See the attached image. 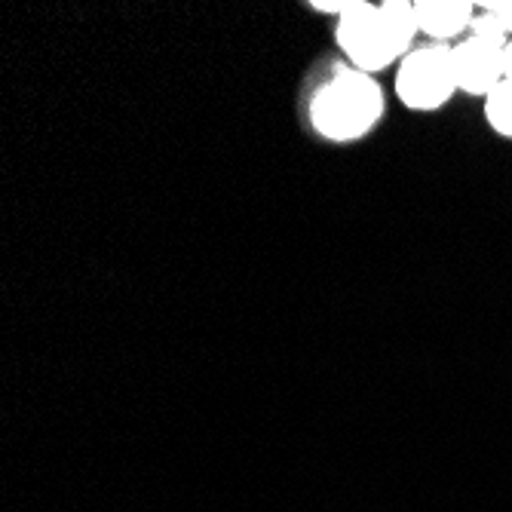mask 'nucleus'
I'll list each match as a JSON object with an SVG mask.
<instances>
[{"label": "nucleus", "mask_w": 512, "mask_h": 512, "mask_svg": "<svg viewBox=\"0 0 512 512\" xmlns=\"http://www.w3.org/2000/svg\"><path fill=\"white\" fill-rule=\"evenodd\" d=\"M482 105H485V120H488V126H491L500 138L512 142V83H500Z\"/></svg>", "instance_id": "obj_6"}, {"label": "nucleus", "mask_w": 512, "mask_h": 512, "mask_svg": "<svg viewBox=\"0 0 512 512\" xmlns=\"http://www.w3.org/2000/svg\"><path fill=\"white\" fill-rule=\"evenodd\" d=\"M482 10L494 13L500 19V25L506 28L509 40H512V0H488V4H479Z\"/></svg>", "instance_id": "obj_9"}, {"label": "nucleus", "mask_w": 512, "mask_h": 512, "mask_svg": "<svg viewBox=\"0 0 512 512\" xmlns=\"http://www.w3.org/2000/svg\"><path fill=\"white\" fill-rule=\"evenodd\" d=\"M353 7H356V0H316V4H310V10H313V13L335 16V22H338L341 16H347Z\"/></svg>", "instance_id": "obj_8"}, {"label": "nucleus", "mask_w": 512, "mask_h": 512, "mask_svg": "<svg viewBox=\"0 0 512 512\" xmlns=\"http://www.w3.org/2000/svg\"><path fill=\"white\" fill-rule=\"evenodd\" d=\"M503 68H506V83H512V40L506 43V50H503Z\"/></svg>", "instance_id": "obj_10"}, {"label": "nucleus", "mask_w": 512, "mask_h": 512, "mask_svg": "<svg viewBox=\"0 0 512 512\" xmlns=\"http://www.w3.org/2000/svg\"><path fill=\"white\" fill-rule=\"evenodd\" d=\"M414 7L421 34L442 46H454L467 37L479 13V4H470V0H414Z\"/></svg>", "instance_id": "obj_5"}, {"label": "nucleus", "mask_w": 512, "mask_h": 512, "mask_svg": "<svg viewBox=\"0 0 512 512\" xmlns=\"http://www.w3.org/2000/svg\"><path fill=\"white\" fill-rule=\"evenodd\" d=\"M384 111H387V99L381 83L371 74L344 68L313 92L310 126L325 142L353 145L378 129Z\"/></svg>", "instance_id": "obj_2"}, {"label": "nucleus", "mask_w": 512, "mask_h": 512, "mask_svg": "<svg viewBox=\"0 0 512 512\" xmlns=\"http://www.w3.org/2000/svg\"><path fill=\"white\" fill-rule=\"evenodd\" d=\"M457 77L451 46L424 43L402 59L396 68V99L414 114H436L457 96Z\"/></svg>", "instance_id": "obj_3"}, {"label": "nucleus", "mask_w": 512, "mask_h": 512, "mask_svg": "<svg viewBox=\"0 0 512 512\" xmlns=\"http://www.w3.org/2000/svg\"><path fill=\"white\" fill-rule=\"evenodd\" d=\"M421 37L414 0H384L368 4L356 0V7L335 22V43L347 56V68L362 74H381L399 68Z\"/></svg>", "instance_id": "obj_1"}, {"label": "nucleus", "mask_w": 512, "mask_h": 512, "mask_svg": "<svg viewBox=\"0 0 512 512\" xmlns=\"http://www.w3.org/2000/svg\"><path fill=\"white\" fill-rule=\"evenodd\" d=\"M467 37H479V40H488V43H497V46H506V43H509V34H506V28L500 25V19H497L494 13L482 10V7H479V13H476V19H473L470 31H467Z\"/></svg>", "instance_id": "obj_7"}, {"label": "nucleus", "mask_w": 512, "mask_h": 512, "mask_svg": "<svg viewBox=\"0 0 512 512\" xmlns=\"http://www.w3.org/2000/svg\"><path fill=\"white\" fill-rule=\"evenodd\" d=\"M503 50L506 46H497L479 37H463L460 43L451 46L454 77L463 96L485 102L500 83H506Z\"/></svg>", "instance_id": "obj_4"}]
</instances>
